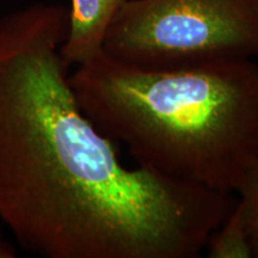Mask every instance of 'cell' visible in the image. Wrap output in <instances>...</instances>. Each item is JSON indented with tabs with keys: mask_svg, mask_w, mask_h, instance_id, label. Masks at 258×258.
<instances>
[{
	"mask_svg": "<svg viewBox=\"0 0 258 258\" xmlns=\"http://www.w3.org/2000/svg\"><path fill=\"white\" fill-rule=\"evenodd\" d=\"M70 73L84 114L138 166L231 195L258 158V63L214 61L169 70L104 51Z\"/></svg>",
	"mask_w": 258,
	"mask_h": 258,
	"instance_id": "2",
	"label": "cell"
},
{
	"mask_svg": "<svg viewBox=\"0 0 258 258\" xmlns=\"http://www.w3.org/2000/svg\"><path fill=\"white\" fill-rule=\"evenodd\" d=\"M69 18L0 17V225L43 258H196L235 200L123 165L74 96Z\"/></svg>",
	"mask_w": 258,
	"mask_h": 258,
	"instance_id": "1",
	"label": "cell"
},
{
	"mask_svg": "<svg viewBox=\"0 0 258 258\" xmlns=\"http://www.w3.org/2000/svg\"><path fill=\"white\" fill-rule=\"evenodd\" d=\"M239 199L235 200L234 208L243 221L252 258H258V158L237 191Z\"/></svg>",
	"mask_w": 258,
	"mask_h": 258,
	"instance_id": "6",
	"label": "cell"
},
{
	"mask_svg": "<svg viewBox=\"0 0 258 258\" xmlns=\"http://www.w3.org/2000/svg\"><path fill=\"white\" fill-rule=\"evenodd\" d=\"M103 51L148 70L257 59L258 0H129Z\"/></svg>",
	"mask_w": 258,
	"mask_h": 258,
	"instance_id": "3",
	"label": "cell"
},
{
	"mask_svg": "<svg viewBox=\"0 0 258 258\" xmlns=\"http://www.w3.org/2000/svg\"><path fill=\"white\" fill-rule=\"evenodd\" d=\"M206 249L211 258H252L246 231L234 206L209 237Z\"/></svg>",
	"mask_w": 258,
	"mask_h": 258,
	"instance_id": "5",
	"label": "cell"
},
{
	"mask_svg": "<svg viewBox=\"0 0 258 258\" xmlns=\"http://www.w3.org/2000/svg\"><path fill=\"white\" fill-rule=\"evenodd\" d=\"M17 256L15 245L6 240L4 235L0 233V258H15Z\"/></svg>",
	"mask_w": 258,
	"mask_h": 258,
	"instance_id": "7",
	"label": "cell"
},
{
	"mask_svg": "<svg viewBox=\"0 0 258 258\" xmlns=\"http://www.w3.org/2000/svg\"><path fill=\"white\" fill-rule=\"evenodd\" d=\"M129 0H71L69 31L61 55L70 66H79L103 50L108 29Z\"/></svg>",
	"mask_w": 258,
	"mask_h": 258,
	"instance_id": "4",
	"label": "cell"
}]
</instances>
